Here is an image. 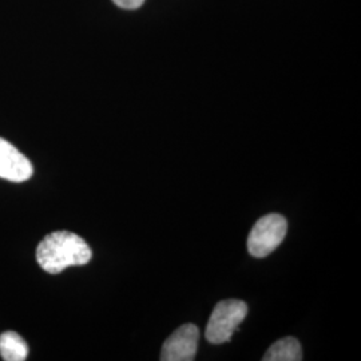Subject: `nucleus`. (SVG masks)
Here are the masks:
<instances>
[{
	"label": "nucleus",
	"mask_w": 361,
	"mask_h": 361,
	"mask_svg": "<svg viewBox=\"0 0 361 361\" xmlns=\"http://www.w3.org/2000/svg\"><path fill=\"white\" fill-rule=\"evenodd\" d=\"M90 246L75 233L54 232L46 235L37 249V261L47 273L56 274L70 267L86 265L91 259Z\"/></svg>",
	"instance_id": "nucleus-1"
},
{
	"label": "nucleus",
	"mask_w": 361,
	"mask_h": 361,
	"mask_svg": "<svg viewBox=\"0 0 361 361\" xmlns=\"http://www.w3.org/2000/svg\"><path fill=\"white\" fill-rule=\"evenodd\" d=\"M247 314V305L241 300H222L217 302L207 323V340L210 344L219 345L231 341L238 325Z\"/></svg>",
	"instance_id": "nucleus-2"
},
{
	"label": "nucleus",
	"mask_w": 361,
	"mask_h": 361,
	"mask_svg": "<svg viewBox=\"0 0 361 361\" xmlns=\"http://www.w3.org/2000/svg\"><path fill=\"white\" fill-rule=\"evenodd\" d=\"M288 222L284 216L271 213L258 219L247 235V252L250 256L264 258L274 252L284 241Z\"/></svg>",
	"instance_id": "nucleus-3"
},
{
	"label": "nucleus",
	"mask_w": 361,
	"mask_h": 361,
	"mask_svg": "<svg viewBox=\"0 0 361 361\" xmlns=\"http://www.w3.org/2000/svg\"><path fill=\"white\" fill-rule=\"evenodd\" d=\"M200 329L194 324H183L176 329L161 349L162 361H192L198 349Z\"/></svg>",
	"instance_id": "nucleus-4"
},
{
	"label": "nucleus",
	"mask_w": 361,
	"mask_h": 361,
	"mask_svg": "<svg viewBox=\"0 0 361 361\" xmlns=\"http://www.w3.org/2000/svg\"><path fill=\"white\" fill-rule=\"evenodd\" d=\"M34 168L26 155L15 146L0 138V178L11 182H25L32 177Z\"/></svg>",
	"instance_id": "nucleus-5"
},
{
	"label": "nucleus",
	"mask_w": 361,
	"mask_h": 361,
	"mask_svg": "<svg viewBox=\"0 0 361 361\" xmlns=\"http://www.w3.org/2000/svg\"><path fill=\"white\" fill-rule=\"evenodd\" d=\"M264 361L302 360V349L300 341L295 337H284L276 341L262 357Z\"/></svg>",
	"instance_id": "nucleus-6"
},
{
	"label": "nucleus",
	"mask_w": 361,
	"mask_h": 361,
	"mask_svg": "<svg viewBox=\"0 0 361 361\" xmlns=\"http://www.w3.org/2000/svg\"><path fill=\"white\" fill-rule=\"evenodd\" d=\"M28 347L26 341L15 332L0 335V356L6 361L26 360Z\"/></svg>",
	"instance_id": "nucleus-7"
},
{
	"label": "nucleus",
	"mask_w": 361,
	"mask_h": 361,
	"mask_svg": "<svg viewBox=\"0 0 361 361\" xmlns=\"http://www.w3.org/2000/svg\"><path fill=\"white\" fill-rule=\"evenodd\" d=\"M118 7L125 8V10H135L141 7L145 0H113Z\"/></svg>",
	"instance_id": "nucleus-8"
}]
</instances>
